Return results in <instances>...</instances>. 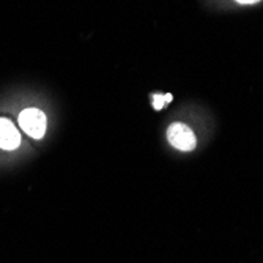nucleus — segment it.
<instances>
[{
  "label": "nucleus",
  "mask_w": 263,
  "mask_h": 263,
  "mask_svg": "<svg viewBox=\"0 0 263 263\" xmlns=\"http://www.w3.org/2000/svg\"><path fill=\"white\" fill-rule=\"evenodd\" d=\"M167 140L171 145L181 152H191L196 148V136L189 126L183 123H174L167 129Z\"/></svg>",
  "instance_id": "f03ea898"
},
{
  "label": "nucleus",
  "mask_w": 263,
  "mask_h": 263,
  "mask_svg": "<svg viewBox=\"0 0 263 263\" xmlns=\"http://www.w3.org/2000/svg\"><path fill=\"white\" fill-rule=\"evenodd\" d=\"M172 101V95L167 93V95H162V93H155L153 95V107L156 110H161L167 103Z\"/></svg>",
  "instance_id": "20e7f679"
},
{
  "label": "nucleus",
  "mask_w": 263,
  "mask_h": 263,
  "mask_svg": "<svg viewBox=\"0 0 263 263\" xmlns=\"http://www.w3.org/2000/svg\"><path fill=\"white\" fill-rule=\"evenodd\" d=\"M19 125L33 139H41L46 133V115L35 107L22 110L19 115Z\"/></svg>",
  "instance_id": "f257e3e1"
},
{
  "label": "nucleus",
  "mask_w": 263,
  "mask_h": 263,
  "mask_svg": "<svg viewBox=\"0 0 263 263\" xmlns=\"http://www.w3.org/2000/svg\"><path fill=\"white\" fill-rule=\"evenodd\" d=\"M21 143V134L17 133L16 126L7 120L0 118V148L4 150H14Z\"/></svg>",
  "instance_id": "7ed1b4c3"
},
{
  "label": "nucleus",
  "mask_w": 263,
  "mask_h": 263,
  "mask_svg": "<svg viewBox=\"0 0 263 263\" xmlns=\"http://www.w3.org/2000/svg\"><path fill=\"white\" fill-rule=\"evenodd\" d=\"M235 2L240 4V5H254V4L261 2V0H235Z\"/></svg>",
  "instance_id": "39448f33"
}]
</instances>
